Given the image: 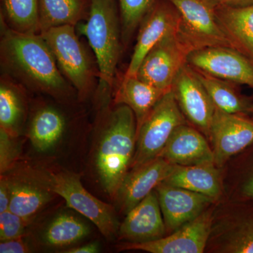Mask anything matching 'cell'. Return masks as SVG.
<instances>
[{
    "label": "cell",
    "instance_id": "cell-1",
    "mask_svg": "<svg viewBox=\"0 0 253 253\" xmlns=\"http://www.w3.org/2000/svg\"><path fill=\"white\" fill-rule=\"evenodd\" d=\"M0 61L1 73L29 90L59 100L68 99L76 92L41 34L15 31L1 21Z\"/></svg>",
    "mask_w": 253,
    "mask_h": 253
},
{
    "label": "cell",
    "instance_id": "cell-2",
    "mask_svg": "<svg viewBox=\"0 0 253 253\" xmlns=\"http://www.w3.org/2000/svg\"><path fill=\"white\" fill-rule=\"evenodd\" d=\"M101 126L95 167L102 187L115 199L135 154V116L126 105L116 104L105 111Z\"/></svg>",
    "mask_w": 253,
    "mask_h": 253
},
{
    "label": "cell",
    "instance_id": "cell-3",
    "mask_svg": "<svg viewBox=\"0 0 253 253\" xmlns=\"http://www.w3.org/2000/svg\"><path fill=\"white\" fill-rule=\"evenodd\" d=\"M83 32L94 52L100 84L112 88L123 47L119 6L116 0H90Z\"/></svg>",
    "mask_w": 253,
    "mask_h": 253
},
{
    "label": "cell",
    "instance_id": "cell-4",
    "mask_svg": "<svg viewBox=\"0 0 253 253\" xmlns=\"http://www.w3.org/2000/svg\"><path fill=\"white\" fill-rule=\"evenodd\" d=\"M205 252L253 253V201L221 199L215 203Z\"/></svg>",
    "mask_w": 253,
    "mask_h": 253
},
{
    "label": "cell",
    "instance_id": "cell-5",
    "mask_svg": "<svg viewBox=\"0 0 253 253\" xmlns=\"http://www.w3.org/2000/svg\"><path fill=\"white\" fill-rule=\"evenodd\" d=\"M76 28L73 26H60L41 35L49 46L60 71L83 101L92 92L99 72L78 38Z\"/></svg>",
    "mask_w": 253,
    "mask_h": 253
},
{
    "label": "cell",
    "instance_id": "cell-6",
    "mask_svg": "<svg viewBox=\"0 0 253 253\" xmlns=\"http://www.w3.org/2000/svg\"><path fill=\"white\" fill-rule=\"evenodd\" d=\"M185 123L187 121L171 88L155 105L136 132L135 154L130 169L160 156L173 131Z\"/></svg>",
    "mask_w": 253,
    "mask_h": 253
},
{
    "label": "cell",
    "instance_id": "cell-7",
    "mask_svg": "<svg viewBox=\"0 0 253 253\" xmlns=\"http://www.w3.org/2000/svg\"><path fill=\"white\" fill-rule=\"evenodd\" d=\"M168 1L179 12L180 21L178 30L193 51L211 46H226L235 49L218 20L216 0Z\"/></svg>",
    "mask_w": 253,
    "mask_h": 253
},
{
    "label": "cell",
    "instance_id": "cell-8",
    "mask_svg": "<svg viewBox=\"0 0 253 253\" xmlns=\"http://www.w3.org/2000/svg\"><path fill=\"white\" fill-rule=\"evenodd\" d=\"M46 176L55 194L62 197L68 208L90 220L106 239H112L118 234L120 226L114 208L88 192L80 176L61 171Z\"/></svg>",
    "mask_w": 253,
    "mask_h": 253
},
{
    "label": "cell",
    "instance_id": "cell-9",
    "mask_svg": "<svg viewBox=\"0 0 253 253\" xmlns=\"http://www.w3.org/2000/svg\"><path fill=\"white\" fill-rule=\"evenodd\" d=\"M179 28V27H178ZM175 30L156 44L145 56L136 76L151 85L168 91L193 51Z\"/></svg>",
    "mask_w": 253,
    "mask_h": 253
},
{
    "label": "cell",
    "instance_id": "cell-10",
    "mask_svg": "<svg viewBox=\"0 0 253 253\" xmlns=\"http://www.w3.org/2000/svg\"><path fill=\"white\" fill-rule=\"evenodd\" d=\"M214 164L223 168L229 161L253 144V117L216 109L210 133Z\"/></svg>",
    "mask_w": 253,
    "mask_h": 253
},
{
    "label": "cell",
    "instance_id": "cell-11",
    "mask_svg": "<svg viewBox=\"0 0 253 253\" xmlns=\"http://www.w3.org/2000/svg\"><path fill=\"white\" fill-rule=\"evenodd\" d=\"M214 204L194 220L161 239L142 244L125 242L118 245V250H138L151 253H205L211 233Z\"/></svg>",
    "mask_w": 253,
    "mask_h": 253
},
{
    "label": "cell",
    "instance_id": "cell-12",
    "mask_svg": "<svg viewBox=\"0 0 253 253\" xmlns=\"http://www.w3.org/2000/svg\"><path fill=\"white\" fill-rule=\"evenodd\" d=\"M172 90L186 121L209 140L216 108L194 69L188 63L176 76Z\"/></svg>",
    "mask_w": 253,
    "mask_h": 253
},
{
    "label": "cell",
    "instance_id": "cell-13",
    "mask_svg": "<svg viewBox=\"0 0 253 253\" xmlns=\"http://www.w3.org/2000/svg\"><path fill=\"white\" fill-rule=\"evenodd\" d=\"M187 63L191 67L253 89V62L242 53L226 46H211L191 51Z\"/></svg>",
    "mask_w": 253,
    "mask_h": 253
},
{
    "label": "cell",
    "instance_id": "cell-14",
    "mask_svg": "<svg viewBox=\"0 0 253 253\" xmlns=\"http://www.w3.org/2000/svg\"><path fill=\"white\" fill-rule=\"evenodd\" d=\"M179 14L168 0H158L139 26L137 38L125 76H136L146 55L165 37L179 27Z\"/></svg>",
    "mask_w": 253,
    "mask_h": 253
},
{
    "label": "cell",
    "instance_id": "cell-15",
    "mask_svg": "<svg viewBox=\"0 0 253 253\" xmlns=\"http://www.w3.org/2000/svg\"><path fill=\"white\" fill-rule=\"evenodd\" d=\"M167 234L194 220L217 201L163 182L156 188Z\"/></svg>",
    "mask_w": 253,
    "mask_h": 253
},
{
    "label": "cell",
    "instance_id": "cell-16",
    "mask_svg": "<svg viewBox=\"0 0 253 253\" xmlns=\"http://www.w3.org/2000/svg\"><path fill=\"white\" fill-rule=\"evenodd\" d=\"M175 166L158 156L139 167L131 169L121 183L115 198L121 211L126 214L129 212L166 180Z\"/></svg>",
    "mask_w": 253,
    "mask_h": 253
},
{
    "label": "cell",
    "instance_id": "cell-17",
    "mask_svg": "<svg viewBox=\"0 0 253 253\" xmlns=\"http://www.w3.org/2000/svg\"><path fill=\"white\" fill-rule=\"evenodd\" d=\"M118 235L120 240L131 244L156 241L167 235L156 189L126 213Z\"/></svg>",
    "mask_w": 253,
    "mask_h": 253
},
{
    "label": "cell",
    "instance_id": "cell-18",
    "mask_svg": "<svg viewBox=\"0 0 253 253\" xmlns=\"http://www.w3.org/2000/svg\"><path fill=\"white\" fill-rule=\"evenodd\" d=\"M160 156L174 166L214 164L212 148L208 138L188 123L173 131Z\"/></svg>",
    "mask_w": 253,
    "mask_h": 253
},
{
    "label": "cell",
    "instance_id": "cell-19",
    "mask_svg": "<svg viewBox=\"0 0 253 253\" xmlns=\"http://www.w3.org/2000/svg\"><path fill=\"white\" fill-rule=\"evenodd\" d=\"M7 178L11 190L9 210L28 221L41 211L55 194L46 176L38 177L22 174Z\"/></svg>",
    "mask_w": 253,
    "mask_h": 253
},
{
    "label": "cell",
    "instance_id": "cell-20",
    "mask_svg": "<svg viewBox=\"0 0 253 253\" xmlns=\"http://www.w3.org/2000/svg\"><path fill=\"white\" fill-rule=\"evenodd\" d=\"M223 169L211 164L192 166H176L165 182L198 194L209 196L215 201L224 194Z\"/></svg>",
    "mask_w": 253,
    "mask_h": 253
},
{
    "label": "cell",
    "instance_id": "cell-21",
    "mask_svg": "<svg viewBox=\"0 0 253 253\" xmlns=\"http://www.w3.org/2000/svg\"><path fill=\"white\" fill-rule=\"evenodd\" d=\"M167 91L145 83L136 76H124L115 94L114 102L130 108L135 116L137 132L155 105Z\"/></svg>",
    "mask_w": 253,
    "mask_h": 253
},
{
    "label": "cell",
    "instance_id": "cell-22",
    "mask_svg": "<svg viewBox=\"0 0 253 253\" xmlns=\"http://www.w3.org/2000/svg\"><path fill=\"white\" fill-rule=\"evenodd\" d=\"M216 13L235 49L253 62V5L236 7L218 3Z\"/></svg>",
    "mask_w": 253,
    "mask_h": 253
},
{
    "label": "cell",
    "instance_id": "cell-23",
    "mask_svg": "<svg viewBox=\"0 0 253 253\" xmlns=\"http://www.w3.org/2000/svg\"><path fill=\"white\" fill-rule=\"evenodd\" d=\"M26 88L1 73L0 79V127L19 136L27 117Z\"/></svg>",
    "mask_w": 253,
    "mask_h": 253
},
{
    "label": "cell",
    "instance_id": "cell-24",
    "mask_svg": "<svg viewBox=\"0 0 253 253\" xmlns=\"http://www.w3.org/2000/svg\"><path fill=\"white\" fill-rule=\"evenodd\" d=\"M66 118L54 106L45 105L32 116L28 136L33 147L39 152H47L56 146L66 131Z\"/></svg>",
    "mask_w": 253,
    "mask_h": 253
},
{
    "label": "cell",
    "instance_id": "cell-25",
    "mask_svg": "<svg viewBox=\"0 0 253 253\" xmlns=\"http://www.w3.org/2000/svg\"><path fill=\"white\" fill-rule=\"evenodd\" d=\"M193 69L216 109L227 113L251 116L253 99L241 94L236 86L237 84L214 77L201 70Z\"/></svg>",
    "mask_w": 253,
    "mask_h": 253
},
{
    "label": "cell",
    "instance_id": "cell-26",
    "mask_svg": "<svg viewBox=\"0 0 253 253\" xmlns=\"http://www.w3.org/2000/svg\"><path fill=\"white\" fill-rule=\"evenodd\" d=\"M38 4L41 33L60 26L76 27L87 18L90 0H38Z\"/></svg>",
    "mask_w": 253,
    "mask_h": 253
},
{
    "label": "cell",
    "instance_id": "cell-27",
    "mask_svg": "<svg viewBox=\"0 0 253 253\" xmlns=\"http://www.w3.org/2000/svg\"><path fill=\"white\" fill-rule=\"evenodd\" d=\"M1 21L16 32L41 33L38 0H1Z\"/></svg>",
    "mask_w": 253,
    "mask_h": 253
},
{
    "label": "cell",
    "instance_id": "cell-28",
    "mask_svg": "<svg viewBox=\"0 0 253 253\" xmlns=\"http://www.w3.org/2000/svg\"><path fill=\"white\" fill-rule=\"evenodd\" d=\"M89 234V226L84 221L69 213H61L50 221L43 240L51 247H66L79 242Z\"/></svg>",
    "mask_w": 253,
    "mask_h": 253
},
{
    "label": "cell",
    "instance_id": "cell-29",
    "mask_svg": "<svg viewBox=\"0 0 253 253\" xmlns=\"http://www.w3.org/2000/svg\"><path fill=\"white\" fill-rule=\"evenodd\" d=\"M234 157L229 199L253 201V144Z\"/></svg>",
    "mask_w": 253,
    "mask_h": 253
},
{
    "label": "cell",
    "instance_id": "cell-30",
    "mask_svg": "<svg viewBox=\"0 0 253 253\" xmlns=\"http://www.w3.org/2000/svg\"><path fill=\"white\" fill-rule=\"evenodd\" d=\"M158 0H118L123 47L129 44L133 35Z\"/></svg>",
    "mask_w": 253,
    "mask_h": 253
},
{
    "label": "cell",
    "instance_id": "cell-31",
    "mask_svg": "<svg viewBox=\"0 0 253 253\" xmlns=\"http://www.w3.org/2000/svg\"><path fill=\"white\" fill-rule=\"evenodd\" d=\"M18 136L11 135L0 127V172L4 174L20 157L21 147Z\"/></svg>",
    "mask_w": 253,
    "mask_h": 253
},
{
    "label": "cell",
    "instance_id": "cell-32",
    "mask_svg": "<svg viewBox=\"0 0 253 253\" xmlns=\"http://www.w3.org/2000/svg\"><path fill=\"white\" fill-rule=\"evenodd\" d=\"M29 221L10 210L0 213V241L22 237Z\"/></svg>",
    "mask_w": 253,
    "mask_h": 253
},
{
    "label": "cell",
    "instance_id": "cell-33",
    "mask_svg": "<svg viewBox=\"0 0 253 253\" xmlns=\"http://www.w3.org/2000/svg\"><path fill=\"white\" fill-rule=\"evenodd\" d=\"M31 252L29 247L22 239H18L7 240L0 243V253H26Z\"/></svg>",
    "mask_w": 253,
    "mask_h": 253
},
{
    "label": "cell",
    "instance_id": "cell-34",
    "mask_svg": "<svg viewBox=\"0 0 253 253\" xmlns=\"http://www.w3.org/2000/svg\"><path fill=\"white\" fill-rule=\"evenodd\" d=\"M11 201V190H10L8 178L1 175L0 180V213L9 211Z\"/></svg>",
    "mask_w": 253,
    "mask_h": 253
},
{
    "label": "cell",
    "instance_id": "cell-35",
    "mask_svg": "<svg viewBox=\"0 0 253 253\" xmlns=\"http://www.w3.org/2000/svg\"><path fill=\"white\" fill-rule=\"evenodd\" d=\"M99 252V245L98 243H90L78 246V247L71 248L63 251L64 253H96Z\"/></svg>",
    "mask_w": 253,
    "mask_h": 253
},
{
    "label": "cell",
    "instance_id": "cell-36",
    "mask_svg": "<svg viewBox=\"0 0 253 253\" xmlns=\"http://www.w3.org/2000/svg\"><path fill=\"white\" fill-rule=\"evenodd\" d=\"M219 4L225 5V6H247L253 5V0H216Z\"/></svg>",
    "mask_w": 253,
    "mask_h": 253
},
{
    "label": "cell",
    "instance_id": "cell-37",
    "mask_svg": "<svg viewBox=\"0 0 253 253\" xmlns=\"http://www.w3.org/2000/svg\"><path fill=\"white\" fill-rule=\"evenodd\" d=\"M253 99V108H252V111H251V116H252V117H253V98H252Z\"/></svg>",
    "mask_w": 253,
    "mask_h": 253
}]
</instances>
